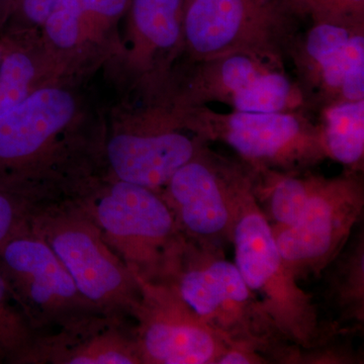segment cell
<instances>
[{
	"mask_svg": "<svg viewBox=\"0 0 364 364\" xmlns=\"http://www.w3.org/2000/svg\"><path fill=\"white\" fill-rule=\"evenodd\" d=\"M259 351L250 347L235 345L228 348L218 364H258L267 363Z\"/></svg>",
	"mask_w": 364,
	"mask_h": 364,
	"instance_id": "27",
	"label": "cell"
},
{
	"mask_svg": "<svg viewBox=\"0 0 364 364\" xmlns=\"http://www.w3.org/2000/svg\"><path fill=\"white\" fill-rule=\"evenodd\" d=\"M334 264L330 289L335 306L345 321L363 322L364 315V245L360 235L349 241ZM330 264V265H331Z\"/></svg>",
	"mask_w": 364,
	"mask_h": 364,
	"instance_id": "16",
	"label": "cell"
},
{
	"mask_svg": "<svg viewBox=\"0 0 364 364\" xmlns=\"http://www.w3.org/2000/svg\"><path fill=\"white\" fill-rule=\"evenodd\" d=\"M254 174V173H253ZM253 177V191L272 227L294 224L301 217L324 177L301 176L296 172H260Z\"/></svg>",
	"mask_w": 364,
	"mask_h": 364,
	"instance_id": "14",
	"label": "cell"
},
{
	"mask_svg": "<svg viewBox=\"0 0 364 364\" xmlns=\"http://www.w3.org/2000/svg\"><path fill=\"white\" fill-rule=\"evenodd\" d=\"M321 136L326 156L352 170L360 169L364 155V100L335 102L329 107Z\"/></svg>",
	"mask_w": 364,
	"mask_h": 364,
	"instance_id": "15",
	"label": "cell"
},
{
	"mask_svg": "<svg viewBox=\"0 0 364 364\" xmlns=\"http://www.w3.org/2000/svg\"><path fill=\"white\" fill-rule=\"evenodd\" d=\"M138 279L133 326L142 364H218L232 345L203 323L166 282Z\"/></svg>",
	"mask_w": 364,
	"mask_h": 364,
	"instance_id": "9",
	"label": "cell"
},
{
	"mask_svg": "<svg viewBox=\"0 0 364 364\" xmlns=\"http://www.w3.org/2000/svg\"><path fill=\"white\" fill-rule=\"evenodd\" d=\"M36 337L0 272V361L28 364Z\"/></svg>",
	"mask_w": 364,
	"mask_h": 364,
	"instance_id": "18",
	"label": "cell"
},
{
	"mask_svg": "<svg viewBox=\"0 0 364 364\" xmlns=\"http://www.w3.org/2000/svg\"><path fill=\"white\" fill-rule=\"evenodd\" d=\"M63 198L95 223L136 277L164 282L186 238L160 193L114 178L104 186L76 184Z\"/></svg>",
	"mask_w": 364,
	"mask_h": 364,
	"instance_id": "1",
	"label": "cell"
},
{
	"mask_svg": "<svg viewBox=\"0 0 364 364\" xmlns=\"http://www.w3.org/2000/svg\"><path fill=\"white\" fill-rule=\"evenodd\" d=\"M320 86L327 93L338 95L344 78L352 72L364 68V37L360 28L352 33L346 44L314 64Z\"/></svg>",
	"mask_w": 364,
	"mask_h": 364,
	"instance_id": "21",
	"label": "cell"
},
{
	"mask_svg": "<svg viewBox=\"0 0 364 364\" xmlns=\"http://www.w3.org/2000/svg\"><path fill=\"white\" fill-rule=\"evenodd\" d=\"M250 176L205 149L177 170L160 195L186 238L202 247L223 250L231 243L237 200Z\"/></svg>",
	"mask_w": 364,
	"mask_h": 364,
	"instance_id": "8",
	"label": "cell"
},
{
	"mask_svg": "<svg viewBox=\"0 0 364 364\" xmlns=\"http://www.w3.org/2000/svg\"><path fill=\"white\" fill-rule=\"evenodd\" d=\"M0 272L37 335L102 313L79 293L58 256L31 226L0 248Z\"/></svg>",
	"mask_w": 364,
	"mask_h": 364,
	"instance_id": "5",
	"label": "cell"
},
{
	"mask_svg": "<svg viewBox=\"0 0 364 364\" xmlns=\"http://www.w3.org/2000/svg\"><path fill=\"white\" fill-rule=\"evenodd\" d=\"M42 203L18 189L0 186V248L30 226L33 213Z\"/></svg>",
	"mask_w": 364,
	"mask_h": 364,
	"instance_id": "23",
	"label": "cell"
},
{
	"mask_svg": "<svg viewBox=\"0 0 364 364\" xmlns=\"http://www.w3.org/2000/svg\"><path fill=\"white\" fill-rule=\"evenodd\" d=\"M2 51H4V49H2L1 47H0V61H1L2 58Z\"/></svg>",
	"mask_w": 364,
	"mask_h": 364,
	"instance_id": "29",
	"label": "cell"
},
{
	"mask_svg": "<svg viewBox=\"0 0 364 364\" xmlns=\"http://www.w3.org/2000/svg\"><path fill=\"white\" fill-rule=\"evenodd\" d=\"M268 58L274 56L240 52L205 61V95L231 102L235 95L272 68L264 62Z\"/></svg>",
	"mask_w": 364,
	"mask_h": 364,
	"instance_id": "17",
	"label": "cell"
},
{
	"mask_svg": "<svg viewBox=\"0 0 364 364\" xmlns=\"http://www.w3.org/2000/svg\"><path fill=\"white\" fill-rule=\"evenodd\" d=\"M127 320L92 313L41 333L28 364H142Z\"/></svg>",
	"mask_w": 364,
	"mask_h": 364,
	"instance_id": "11",
	"label": "cell"
},
{
	"mask_svg": "<svg viewBox=\"0 0 364 364\" xmlns=\"http://www.w3.org/2000/svg\"><path fill=\"white\" fill-rule=\"evenodd\" d=\"M74 109L68 92L45 88L0 114V186L16 188L23 168L44 152Z\"/></svg>",
	"mask_w": 364,
	"mask_h": 364,
	"instance_id": "12",
	"label": "cell"
},
{
	"mask_svg": "<svg viewBox=\"0 0 364 364\" xmlns=\"http://www.w3.org/2000/svg\"><path fill=\"white\" fill-rule=\"evenodd\" d=\"M62 0H20L21 13L28 21L45 23Z\"/></svg>",
	"mask_w": 364,
	"mask_h": 364,
	"instance_id": "26",
	"label": "cell"
},
{
	"mask_svg": "<svg viewBox=\"0 0 364 364\" xmlns=\"http://www.w3.org/2000/svg\"><path fill=\"white\" fill-rule=\"evenodd\" d=\"M198 132L205 140L227 144L254 174L296 172L327 157L321 131L287 112L215 114L205 111Z\"/></svg>",
	"mask_w": 364,
	"mask_h": 364,
	"instance_id": "6",
	"label": "cell"
},
{
	"mask_svg": "<svg viewBox=\"0 0 364 364\" xmlns=\"http://www.w3.org/2000/svg\"><path fill=\"white\" fill-rule=\"evenodd\" d=\"M293 14L286 0H183L182 6L186 40L205 61L240 52L274 56L268 35Z\"/></svg>",
	"mask_w": 364,
	"mask_h": 364,
	"instance_id": "10",
	"label": "cell"
},
{
	"mask_svg": "<svg viewBox=\"0 0 364 364\" xmlns=\"http://www.w3.org/2000/svg\"><path fill=\"white\" fill-rule=\"evenodd\" d=\"M203 323L232 346L287 358L291 347L277 331L234 262L220 249L186 238L164 282Z\"/></svg>",
	"mask_w": 364,
	"mask_h": 364,
	"instance_id": "2",
	"label": "cell"
},
{
	"mask_svg": "<svg viewBox=\"0 0 364 364\" xmlns=\"http://www.w3.org/2000/svg\"><path fill=\"white\" fill-rule=\"evenodd\" d=\"M294 14H309L315 23L363 26L364 0H286Z\"/></svg>",
	"mask_w": 364,
	"mask_h": 364,
	"instance_id": "24",
	"label": "cell"
},
{
	"mask_svg": "<svg viewBox=\"0 0 364 364\" xmlns=\"http://www.w3.org/2000/svg\"><path fill=\"white\" fill-rule=\"evenodd\" d=\"M294 92L291 81L284 73L269 68L247 87L235 95L231 105L235 111L239 112H282L291 105Z\"/></svg>",
	"mask_w": 364,
	"mask_h": 364,
	"instance_id": "20",
	"label": "cell"
},
{
	"mask_svg": "<svg viewBox=\"0 0 364 364\" xmlns=\"http://www.w3.org/2000/svg\"><path fill=\"white\" fill-rule=\"evenodd\" d=\"M35 70L32 61L21 52L2 55L0 61V114L28 97Z\"/></svg>",
	"mask_w": 364,
	"mask_h": 364,
	"instance_id": "22",
	"label": "cell"
},
{
	"mask_svg": "<svg viewBox=\"0 0 364 364\" xmlns=\"http://www.w3.org/2000/svg\"><path fill=\"white\" fill-rule=\"evenodd\" d=\"M358 177L326 179L294 224L272 227L277 247L296 279L315 277L338 257L363 215Z\"/></svg>",
	"mask_w": 364,
	"mask_h": 364,
	"instance_id": "7",
	"label": "cell"
},
{
	"mask_svg": "<svg viewBox=\"0 0 364 364\" xmlns=\"http://www.w3.org/2000/svg\"><path fill=\"white\" fill-rule=\"evenodd\" d=\"M182 6L183 0H133L134 23L151 44L168 49L181 36Z\"/></svg>",
	"mask_w": 364,
	"mask_h": 364,
	"instance_id": "19",
	"label": "cell"
},
{
	"mask_svg": "<svg viewBox=\"0 0 364 364\" xmlns=\"http://www.w3.org/2000/svg\"><path fill=\"white\" fill-rule=\"evenodd\" d=\"M231 243L235 265L287 343L312 349L329 336L312 296L301 289L279 252L254 195L252 174L239 193Z\"/></svg>",
	"mask_w": 364,
	"mask_h": 364,
	"instance_id": "3",
	"label": "cell"
},
{
	"mask_svg": "<svg viewBox=\"0 0 364 364\" xmlns=\"http://www.w3.org/2000/svg\"><path fill=\"white\" fill-rule=\"evenodd\" d=\"M9 0H0V9L6 6L7 4H9Z\"/></svg>",
	"mask_w": 364,
	"mask_h": 364,
	"instance_id": "28",
	"label": "cell"
},
{
	"mask_svg": "<svg viewBox=\"0 0 364 364\" xmlns=\"http://www.w3.org/2000/svg\"><path fill=\"white\" fill-rule=\"evenodd\" d=\"M79 23V18L58 6L45 21L46 31L55 44L69 48L77 41Z\"/></svg>",
	"mask_w": 364,
	"mask_h": 364,
	"instance_id": "25",
	"label": "cell"
},
{
	"mask_svg": "<svg viewBox=\"0 0 364 364\" xmlns=\"http://www.w3.org/2000/svg\"><path fill=\"white\" fill-rule=\"evenodd\" d=\"M30 226L58 256L88 303L107 315L133 318L141 298L138 279L77 205L66 198L42 203Z\"/></svg>",
	"mask_w": 364,
	"mask_h": 364,
	"instance_id": "4",
	"label": "cell"
},
{
	"mask_svg": "<svg viewBox=\"0 0 364 364\" xmlns=\"http://www.w3.org/2000/svg\"><path fill=\"white\" fill-rule=\"evenodd\" d=\"M202 141L176 131L117 134L107 145L114 178L156 191L186 163L202 154Z\"/></svg>",
	"mask_w": 364,
	"mask_h": 364,
	"instance_id": "13",
	"label": "cell"
}]
</instances>
